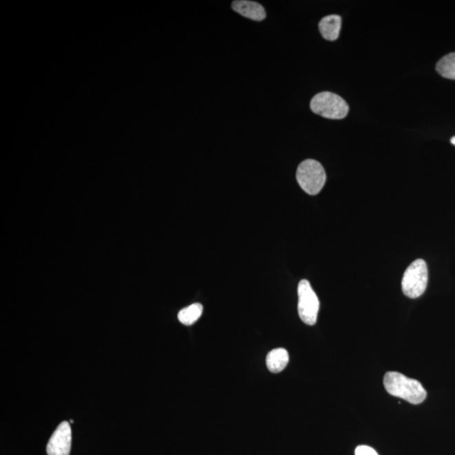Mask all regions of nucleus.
<instances>
[{
  "instance_id": "nucleus-2",
  "label": "nucleus",
  "mask_w": 455,
  "mask_h": 455,
  "mask_svg": "<svg viewBox=\"0 0 455 455\" xmlns=\"http://www.w3.org/2000/svg\"><path fill=\"white\" fill-rule=\"evenodd\" d=\"M310 108L314 114L328 119H343L349 112L343 98L329 92L319 93L312 98Z\"/></svg>"
},
{
  "instance_id": "nucleus-11",
  "label": "nucleus",
  "mask_w": 455,
  "mask_h": 455,
  "mask_svg": "<svg viewBox=\"0 0 455 455\" xmlns=\"http://www.w3.org/2000/svg\"><path fill=\"white\" fill-rule=\"evenodd\" d=\"M438 73L443 78L455 80V52L439 60L436 66Z\"/></svg>"
},
{
  "instance_id": "nucleus-12",
  "label": "nucleus",
  "mask_w": 455,
  "mask_h": 455,
  "mask_svg": "<svg viewBox=\"0 0 455 455\" xmlns=\"http://www.w3.org/2000/svg\"><path fill=\"white\" fill-rule=\"evenodd\" d=\"M355 455H379L377 452L370 446L360 445L355 449Z\"/></svg>"
},
{
  "instance_id": "nucleus-1",
  "label": "nucleus",
  "mask_w": 455,
  "mask_h": 455,
  "mask_svg": "<svg viewBox=\"0 0 455 455\" xmlns=\"http://www.w3.org/2000/svg\"><path fill=\"white\" fill-rule=\"evenodd\" d=\"M387 392L391 396L403 399L413 405L421 404L427 397L422 383L397 372H388L383 379Z\"/></svg>"
},
{
  "instance_id": "nucleus-3",
  "label": "nucleus",
  "mask_w": 455,
  "mask_h": 455,
  "mask_svg": "<svg viewBox=\"0 0 455 455\" xmlns=\"http://www.w3.org/2000/svg\"><path fill=\"white\" fill-rule=\"evenodd\" d=\"M297 182L306 193L317 195L324 187L326 175L322 165L311 159L300 163L296 173Z\"/></svg>"
},
{
  "instance_id": "nucleus-10",
  "label": "nucleus",
  "mask_w": 455,
  "mask_h": 455,
  "mask_svg": "<svg viewBox=\"0 0 455 455\" xmlns=\"http://www.w3.org/2000/svg\"><path fill=\"white\" fill-rule=\"evenodd\" d=\"M202 311H204V307L201 304H191L179 312L178 319L183 325H193L201 317Z\"/></svg>"
},
{
  "instance_id": "nucleus-8",
  "label": "nucleus",
  "mask_w": 455,
  "mask_h": 455,
  "mask_svg": "<svg viewBox=\"0 0 455 455\" xmlns=\"http://www.w3.org/2000/svg\"><path fill=\"white\" fill-rule=\"evenodd\" d=\"M341 26V18L337 14L326 17L319 21V29L321 36L326 40L335 41L339 36Z\"/></svg>"
},
{
  "instance_id": "nucleus-5",
  "label": "nucleus",
  "mask_w": 455,
  "mask_h": 455,
  "mask_svg": "<svg viewBox=\"0 0 455 455\" xmlns=\"http://www.w3.org/2000/svg\"><path fill=\"white\" fill-rule=\"evenodd\" d=\"M298 295V311L300 319L306 325H315L317 321L319 301L309 281L304 279L299 282Z\"/></svg>"
},
{
  "instance_id": "nucleus-4",
  "label": "nucleus",
  "mask_w": 455,
  "mask_h": 455,
  "mask_svg": "<svg viewBox=\"0 0 455 455\" xmlns=\"http://www.w3.org/2000/svg\"><path fill=\"white\" fill-rule=\"evenodd\" d=\"M427 281V263L423 259H417L405 270L402 278V291L409 298H419L426 290Z\"/></svg>"
},
{
  "instance_id": "nucleus-9",
  "label": "nucleus",
  "mask_w": 455,
  "mask_h": 455,
  "mask_svg": "<svg viewBox=\"0 0 455 455\" xmlns=\"http://www.w3.org/2000/svg\"><path fill=\"white\" fill-rule=\"evenodd\" d=\"M289 361V355L287 350L284 348H276L272 350L266 356V366L272 373L277 374L283 371L287 367Z\"/></svg>"
},
{
  "instance_id": "nucleus-7",
  "label": "nucleus",
  "mask_w": 455,
  "mask_h": 455,
  "mask_svg": "<svg viewBox=\"0 0 455 455\" xmlns=\"http://www.w3.org/2000/svg\"><path fill=\"white\" fill-rule=\"evenodd\" d=\"M232 8L240 16L255 21H262L266 17L264 7L249 0H236L232 3Z\"/></svg>"
},
{
  "instance_id": "nucleus-6",
  "label": "nucleus",
  "mask_w": 455,
  "mask_h": 455,
  "mask_svg": "<svg viewBox=\"0 0 455 455\" xmlns=\"http://www.w3.org/2000/svg\"><path fill=\"white\" fill-rule=\"evenodd\" d=\"M72 442V432L67 422L59 425L47 445L48 455H70Z\"/></svg>"
},
{
  "instance_id": "nucleus-13",
  "label": "nucleus",
  "mask_w": 455,
  "mask_h": 455,
  "mask_svg": "<svg viewBox=\"0 0 455 455\" xmlns=\"http://www.w3.org/2000/svg\"><path fill=\"white\" fill-rule=\"evenodd\" d=\"M450 141H451V142H452V144H453L454 145H455V136L453 137L452 138H451V140H450Z\"/></svg>"
}]
</instances>
